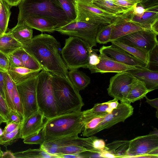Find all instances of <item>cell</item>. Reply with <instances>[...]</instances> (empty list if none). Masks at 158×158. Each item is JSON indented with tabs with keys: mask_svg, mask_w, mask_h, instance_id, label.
<instances>
[{
	"mask_svg": "<svg viewBox=\"0 0 158 158\" xmlns=\"http://www.w3.org/2000/svg\"><path fill=\"white\" fill-rule=\"evenodd\" d=\"M60 46L53 36L41 34L34 36L23 48L36 60L42 69L70 80L68 69L60 53Z\"/></svg>",
	"mask_w": 158,
	"mask_h": 158,
	"instance_id": "cell-1",
	"label": "cell"
},
{
	"mask_svg": "<svg viewBox=\"0 0 158 158\" xmlns=\"http://www.w3.org/2000/svg\"><path fill=\"white\" fill-rule=\"evenodd\" d=\"M105 145L103 139L92 135L87 138L72 136L46 141L44 147L48 153L58 156L64 154L78 155L86 152L99 154L104 149Z\"/></svg>",
	"mask_w": 158,
	"mask_h": 158,
	"instance_id": "cell-2",
	"label": "cell"
},
{
	"mask_svg": "<svg viewBox=\"0 0 158 158\" xmlns=\"http://www.w3.org/2000/svg\"><path fill=\"white\" fill-rule=\"evenodd\" d=\"M18 23L27 16L37 15L56 23L59 27L70 23L59 0H22L19 4Z\"/></svg>",
	"mask_w": 158,
	"mask_h": 158,
	"instance_id": "cell-3",
	"label": "cell"
},
{
	"mask_svg": "<svg viewBox=\"0 0 158 158\" xmlns=\"http://www.w3.org/2000/svg\"><path fill=\"white\" fill-rule=\"evenodd\" d=\"M84 126L81 110L61 114L47 119L44 127L45 141L77 136L82 131Z\"/></svg>",
	"mask_w": 158,
	"mask_h": 158,
	"instance_id": "cell-4",
	"label": "cell"
},
{
	"mask_svg": "<svg viewBox=\"0 0 158 158\" xmlns=\"http://www.w3.org/2000/svg\"><path fill=\"white\" fill-rule=\"evenodd\" d=\"M52 76L58 115L81 110L84 105L82 98L70 80L53 74Z\"/></svg>",
	"mask_w": 158,
	"mask_h": 158,
	"instance_id": "cell-5",
	"label": "cell"
},
{
	"mask_svg": "<svg viewBox=\"0 0 158 158\" xmlns=\"http://www.w3.org/2000/svg\"><path fill=\"white\" fill-rule=\"evenodd\" d=\"M92 48L78 38L69 36L65 39L61 52L62 57L68 69L86 68Z\"/></svg>",
	"mask_w": 158,
	"mask_h": 158,
	"instance_id": "cell-6",
	"label": "cell"
},
{
	"mask_svg": "<svg viewBox=\"0 0 158 158\" xmlns=\"http://www.w3.org/2000/svg\"><path fill=\"white\" fill-rule=\"evenodd\" d=\"M52 74L42 69L37 79L36 95L39 110L49 119L58 115L52 85Z\"/></svg>",
	"mask_w": 158,
	"mask_h": 158,
	"instance_id": "cell-7",
	"label": "cell"
},
{
	"mask_svg": "<svg viewBox=\"0 0 158 158\" xmlns=\"http://www.w3.org/2000/svg\"><path fill=\"white\" fill-rule=\"evenodd\" d=\"M76 5L77 16L75 21L108 24L113 23L119 15L108 13L92 2L76 0Z\"/></svg>",
	"mask_w": 158,
	"mask_h": 158,
	"instance_id": "cell-8",
	"label": "cell"
},
{
	"mask_svg": "<svg viewBox=\"0 0 158 158\" xmlns=\"http://www.w3.org/2000/svg\"><path fill=\"white\" fill-rule=\"evenodd\" d=\"M100 24L81 21H72L55 31L63 35L74 37L85 41L91 48L97 46L96 37Z\"/></svg>",
	"mask_w": 158,
	"mask_h": 158,
	"instance_id": "cell-9",
	"label": "cell"
},
{
	"mask_svg": "<svg viewBox=\"0 0 158 158\" xmlns=\"http://www.w3.org/2000/svg\"><path fill=\"white\" fill-rule=\"evenodd\" d=\"M126 157L158 158V133L136 137L130 140Z\"/></svg>",
	"mask_w": 158,
	"mask_h": 158,
	"instance_id": "cell-10",
	"label": "cell"
},
{
	"mask_svg": "<svg viewBox=\"0 0 158 158\" xmlns=\"http://www.w3.org/2000/svg\"><path fill=\"white\" fill-rule=\"evenodd\" d=\"M38 74L16 85L21 103L23 121L39 110L36 95Z\"/></svg>",
	"mask_w": 158,
	"mask_h": 158,
	"instance_id": "cell-11",
	"label": "cell"
},
{
	"mask_svg": "<svg viewBox=\"0 0 158 158\" xmlns=\"http://www.w3.org/2000/svg\"><path fill=\"white\" fill-rule=\"evenodd\" d=\"M136 79L127 71L117 73L110 78L108 94L120 102H127L128 95Z\"/></svg>",
	"mask_w": 158,
	"mask_h": 158,
	"instance_id": "cell-12",
	"label": "cell"
},
{
	"mask_svg": "<svg viewBox=\"0 0 158 158\" xmlns=\"http://www.w3.org/2000/svg\"><path fill=\"white\" fill-rule=\"evenodd\" d=\"M134 108L130 103L120 102L117 106L110 113L106 115L103 120L90 133V136L114 125L124 122L133 114Z\"/></svg>",
	"mask_w": 158,
	"mask_h": 158,
	"instance_id": "cell-13",
	"label": "cell"
},
{
	"mask_svg": "<svg viewBox=\"0 0 158 158\" xmlns=\"http://www.w3.org/2000/svg\"><path fill=\"white\" fill-rule=\"evenodd\" d=\"M157 35L150 29H143L116 40L134 46L149 53L158 45Z\"/></svg>",
	"mask_w": 158,
	"mask_h": 158,
	"instance_id": "cell-14",
	"label": "cell"
},
{
	"mask_svg": "<svg viewBox=\"0 0 158 158\" xmlns=\"http://www.w3.org/2000/svg\"><path fill=\"white\" fill-rule=\"evenodd\" d=\"M100 61L97 64L88 68L91 73H119L127 72L138 68L128 65L119 62L107 56L104 53L99 52Z\"/></svg>",
	"mask_w": 158,
	"mask_h": 158,
	"instance_id": "cell-15",
	"label": "cell"
},
{
	"mask_svg": "<svg viewBox=\"0 0 158 158\" xmlns=\"http://www.w3.org/2000/svg\"><path fill=\"white\" fill-rule=\"evenodd\" d=\"M99 52H102L121 63L138 68L147 67V64L124 50L112 45L103 46Z\"/></svg>",
	"mask_w": 158,
	"mask_h": 158,
	"instance_id": "cell-16",
	"label": "cell"
},
{
	"mask_svg": "<svg viewBox=\"0 0 158 158\" xmlns=\"http://www.w3.org/2000/svg\"><path fill=\"white\" fill-rule=\"evenodd\" d=\"M132 9L121 14V17L144 29H150L152 24L158 19V6L146 9L144 14L140 17L133 14Z\"/></svg>",
	"mask_w": 158,
	"mask_h": 158,
	"instance_id": "cell-17",
	"label": "cell"
},
{
	"mask_svg": "<svg viewBox=\"0 0 158 158\" xmlns=\"http://www.w3.org/2000/svg\"><path fill=\"white\" fill-rule=\"evenodd\" d=\"M47 119L39 110L23 122L19 133L20 138L38 133L44 127Z\"/></svg>",
	"mask_w": 158,
	"mask_h": 158,
	"instance_id": "cell-18",
	"label": "cell"
},
{
	"mask_svg": "<svg viewBox=\"0 0 158 158\" xmlns=\"http://www.w3.org/2000/svg\"><path fill=\"white\" fill-rule=\"evenodd\" d=\"M109 42L116 40L135 32L145 29L123 18L121 14L114 22Z\"/></svg>",
	"mask_w": 158,
	"mask_h": 158,
	"instance_id": "cell-19",
	"label": "cell"
},
{
	"mask_svg": "<svg viewBox=\"0 0 158 158\" xmlns=\"http://www.w3.org/2000/svg\"><path fill=\"white\" fill-rule=\"evenodd\" d=\"M118 103V100L114 98L104 103H96L92 108L82 111L84 124L94 118L105 116L110 113L117 106Z\"/></svg>",
	"mask_w": 158,
	"mask_h": 158,
	"instance_id": "cell-20",
	"label": "cell"
},
{
	"mask_svg": "<svg viewBox=\"0 0 158 158\" xmlns=\"http://www.w3.org/2000/svg\"><path fill=\"white\" fill-rule=\"evenodd\" d=\"M127 72L143 82L147 88L151 91L158 88V71L145 67Z\"/></svg>",
	"mask_w": 158,
	"mask_h": 158,
	"instance_id": "cell-21",
	"label": "cell"
},
{
	"mask_svg": "<svg viewBox=\"0 0 158 158\" xmlns=\"http://www.w3.org/2000/svg\"><path fill=\"white\" fill-rule=\"evenodd\" d=\"M24 21L32 29H35L42 32H53L55 31L56 28L59 27L57 24L55 22L47 18L39 16L31 15L27 16L22 22Z\"/></svg>",
	"mask_w": 158,
	"mask_h": 158,
	"instance_id": "cell-22",
	"label": "cell"
},
{
	"mask_svg": "<svg viewBox=\"0 0 158 158\" xmlns=\"http://www.w3.org/2000/svg\"><path fill=\"white\" fill-rule=\"evenodd\" d=\"M8 32L23 46L30 41L33 37L32 28L24 21L17 23L16 26Z\"/></svg>",
	"mask_w": 158,
	"mask_h": 158,
	"instance_id": "cell-23",
	"label": "cell"
},
{
	"mask_svg": "<svg viewBox=\"0 0 158 158\" xmlns=\"http://www.w3.org/2000/svg\"><path fill=\"white\" fill-rule=\"evenodd\" d=\"M40 71L20 67L9 68L7 72L13 81L17 85L38 74Z\"/></svg>",
	"mask_w": 158,
	"mask_h": 158,
	"instance_id": "cell-24",
	"label": "cell"
},
{
	"mask_svg": "<svg viewBox=\"0 0 158 158\" xmlns=\"http://www.w3.org/2000/svg\"><path fill=\"white\" fill-rule=\"evenodd\" d=\"M22 47V44L9 32H5L0 36V51L6 56Z\"/></svg>",
	"mask_w": 158,
	"mask_h": 158,
	"instance_id": "cell-25",
	"label": "cell"
},
{
	"mask_svg": "<svg viewBox=\"0 0 158 158\" xmlns=\"http://www.w3.org/2000/svg\"><path fill=\"white\" fill-rule=\"evenodd\" d=\"M111 42L112 45L124 50L148 65V53L138 48L120 41L115 40L112 41Z\"/></svg>",
	"mask_w": 158,
	"mask_h": 158,
	"instance_id": "cell-26",
	"label": "cell"
},
{
	"mask_svg": "<svg viewBox=\"0 0 158 158\" xmlns=\"http://www.w3.org/2000/svg\"><path fill=\"white\" fill-rule=\"evenodd\" d=\"M130 140H116L106 144L105 150L116 157H126L128 155Z\"/></svg>",
	"mask_w": 158,
	"mask_h": 158,
	"instance_id": "cell-27",
	"label": "cell"
},
{
	"mask_svg": "<svg viewBox=\"0 0 158 158\" xmlns=\"http://www.w3.org/2000/svg\"><path fill=\"white\" fill-rule=\"evenodd\" d=\"M151 91L147 88L143 82L136 78L128 95L127 102L131 104L140 100Z\"/></svg>",
	"mask_w": 158,
	"mask_h": 158,
	"instance_id": "cell-28",
	"label": "cell"
},
{
	"mask_svg": "<svg viewBox=\"0 0 158 158\" xmlns=\"http://www.w3.org/2000/svg\"><path fill=\"white\" fill-rule=\"evenodd\" d=\"M68 75L71 82L79 91L84 89L90 83V77L77 69L70 70Z\"/></svg>",
	"mask_w": 158,
	"mask_h": 158,
	"instance_id": "cell-29",
	"label": "cell"
},
{
	"mask_svg": "<svg viewBox=\"0 0 158 158\" xmlns=\"http://www.w3.org/2000/svg\"><path fill=\"white\" fill-rule=\"evenodd\" d=\"M21 61L23 67L30 69L41 71L42 68L36 60L23 47L13 53Z\"/></svg>",
	"mask_w": 158,
	"mask_h": 158,
	"instance_id": "cell-30",
	"label": "cell"
},
{
	"mask_svg": "<svg viewBox=\"0 0 158 158\" xmlns=\"http://www.w3.org/2000/svg\"><path fill=\"white\" fill-rule=\"evenodd\" d=\"M92 2L102 10L116 15L121 14L131 9L118 6L112 0H94Z\"/></svg>",
	"mask_w": 158,
	"mask_h": 158,
	"instance_id": "cell-31",
	"label": "cell"
},
{
	"mask_svg": "<svg viewBox=\"0 0 158 158\" xmlns=\"http://www.w3.org/2000/svg\"><path fill=\"white\" fill-rule=\"evenodd\" d=\"M13 154L15 158H58V156L49 154L40 148L35 149L29 148Z\"/></svg>",
	"mask_w": 158,
	"mask_h": 158,
	"instance_id": "cell-32",
	"label": "cell"
},
{
	"mask_svg": "<svg viewBox=\"0 0 158 158\" xmlns=\"http://www.w3.org/2000/svg\"><path fill=\"white\" fill-rule=\"evenodd\" d=\"M4 90L5 100L10 110H15L13 103V89L15 83L6 72L4 76Z\"/></svg>",
	"mask_w": 158,
	"mask_h": 158,
	"instance_id": "cell-33",
	"label": "cell"
},
{
	"mask_svg": "<svg viewBox=\"0 0 158 158\" xmlns=\"http://www.w3.org/2000/svg\"><path fill=\"white\" fill-rule=\"evenodd\" d=\"M114 22L108 24H100L98 31L96 41L100 44H106L109 42Z\"/></svg>",
	"mask_w": 158,
	"mask_h": 158,
	"instance_id": "cell-34",
	"label": "cell"
},
{
	"mask_svg": "<svg viewBox=\"0 0 158 158\" xmlns=\"http://www.w3.org/2000/svg\"><path fill=\"white\" fill-rule=\"evenodd\" d=\"M2 7L0 10V29L3 33L6 32L11 12L10 6L1 0Z\"/></svg>",
	"mask_w": 158,
	"mask_h": 158,
	"instance_id": "cell-35",
	"label": "cell"
},
{
	"mask_svg": "<svg viewBox=\"0 0 158 158\" xmlns=\"http://www.w3.org/2000/svg\"><path fill=\"white\" fill-rule=\"evenodd\" d=\"M76 0H59L60 2L71 22L75 21L76 18Z\"/></svg>",
	"mask_w": 158,
	"mask_h": 158,
	"instance_id": "cell-36",
	"label": "cell"
},
{
	"mask_svg": "<svg viewBox=\"0 0 158 158\" xmlns=\"http://www.w3.org/2000/svg\"><path fill=\"white\" fill-rule=\"evenodd\" d=\"M22 124H20L14 131L8 133L3 134L0 136V145L6 147L11 145L20 138V131Z\"/></svg>",
	"mask_w": 158,
	"mask_h": 158,
	"instance_id": "cell-37",
	"label": "cell"
},
{
	"mask_svg": "<svg viewBox=\"0 0 158 158\" xmlns=\"http://www.w3.org/2000/svg\"><path fill=\"white\" fill-rule=\"evenodd\" d=\"M45 141V131L44 128L39 132L30 135L23 139L24 143L41 145Z\"/></svg>",
	"mask_w": 158,
	"mask_h": 158,
	"instance_id": "cell-38",
	"label": "cell"
},
{
	"mask_svg": "<svg viewBox=\"0 0 158 158\" xmlns=\"http://www.w3.org/2000/svg\"><path fill=\"white\" fill-rule=\"evenodd\" d=\"M158 45L148 53V61L147 68L150 69L154 68V71H158Z\"/></svg>",
	"mask_w": 158,
	"mask_h": 158,
	"instance_id": "cell-39",
	"label": "cell"
},
{
	"mask_svg": "<svg viewBox=\"0 0 158 158\" xmlns=\"http://www.w3.org/2000/svg\"><path fill=\"white\" fill-rule=\"evenodd\" d=\"M23 121V115L16 110H10L7 116L6 124L10 123H21Z\"/></svg>",
	"mask_w": 158,
	"mask_h": 158,
	"instance_id": "cell-40",
	"label": "cell"
},
{
	"mask_svg": "<svg viewBox=\"0 0 158 158\" xmlns=\"http://www.w3.org/2000/svg\"><path fill=\"white\" fill-rule=\"evenodd\" d=\"M13 103L15 110L23 116L22 108L20 97L16 88V85L13 89Z\"/></svg>",
	"mask_w": 158,
	"mask_h": 158,
	"instance_id": "cell-41",
	"label": "cell"
},
{
	"mask_svg": "<svg viewBox=\"0 0 158 158\" xmlns=\"http://www.w3.org/2000/svg\"><path fill=\"white\" fill-rule=\"evenodd\" d=\"M10 110L5 99L0 93V116L6 121Z\"/></svg>",
	"mask_w": 158,
	"mask_h": 158,
	"instance_id": "cell-42",
	"label": "cell"
},
{
	"mask_svg": "<svg viewBox=\"0 0 158 158\" xmlns=\"http://www.w3.org/2000/svg\"><path fill=\"white\" fill-rule=\"evenodd\" d=\"M100 61L99 55L98 54L92 49L89 55V63L86 68H88L90 67L98 64L99 63Z\"/></svg>",
	"mask_w": 158,
	"mask_h": 158,
	"instance_id": "cell-43",
	"label": "cell"
},
{
	"mask_svg": "<svg viewBox=\"0 0 158 158\" xmlns=\"http://www.w3.org/2000/svg\"><path fill=\"white\" fill-rule=\"evenodd\" d=\"M9 62V68L23 67L20 60L13 54L7 56Z\"/></svg>",
	"mask_w": 158,
	"mask_h": 158,
	"instance_id": "cell-44",
	"label": "cell"
},
{
	"mask_svg": "<svg viewBox=\"0 0 158 158\" xmlns=\"http://www.w3.org/2000/svg\"><path fill=\"white\" fill-rule=\"evenodd\" d=\"M0 67L6 72L9 68L7 56L0 51Z\"/></svg>",
	"mask_w": 158,
	"mask_h": 158,
	"instance_id": "cell-45",
	"label": "cell"
},
{
	"mask_svg": "<svg viewBox=\"0 0 158 158\" xmlns=\"http://www.w3.org/2000/svg\"><path fill=\"white\" fill-rule=\"evenodd\" d=\"M116 5L132 9L136 4L134 2L126 0H112Z\"/></svg>",
	"mask_w": 158,
	"mask_h": 158,
	"instance_id": "cell-46",
	"label": "cell"
},
{
	"mask_svg": "<svg viewBox=\"0 0 158 158\" xmlns=\"http://www.w3.org/2000/svg\"><path fill=\"white\" fill-rule=\"evenodd\" d=\"M138 4L146 9L158 6V0H142Z\"/></svg>",
	"mask_w": 158,
	"mask_h": 158,
	"instance_id": "cell-47",
	"label": "cell"
},
{
	"mask_svg": "<svg viewBox=\"0 0 158 158\" xmlns=\"http://www.w3.org/2000/svg\"><path fill=\"white\" fill-rule=\"evenodd\" d=\"M22 123H10L6 124L3 130V134L8 133L14 131L20 124H22Z\"/></svg>",
	"mask_w": 158,
	"mask_h": 158,
	"instance_id": "cell-48",
	"label": "cell"
},
{
	"mask_svg": "<svg viewBox=\"0 0 158 158\" xmlns=\"http://www.w3.org/2000/svg\"><path fill=\"white\" fill-rule=\"evenodd\" d=\"M139 5L136 4L132 10V12L133 14L137 16L140 17L144 14L145 11V9L139 4Z\"/></svg>",
	"mask_w": 158,
	"mask_h": 158,
	"instance_id": "cell-49",
	"label": "cell"
},
{
	"mask_svg": "<svg viewBox=\"0 0 158 158\" xmlns=\"http://www.w3.org/2000/svg\"><path fill=\"white\" fill-rule=\"evenodd\" d=\"M5 73L6 72L0 71V93L5 99L4 78Z\"/></svg>",
	"mask_w": 158,
	"mask_h": 158,
	"instance_id": "cell-50",
	"label": "cell"
},
{
	"mask_svg": "<svg viewBox=\"0 0 158 158\" xmlns=\"http://www.w3.org/2000/svg\"><path fill=\"white\" fill-rule=\"evenodd\" d=\"M146 99V102L149 104L151 106L155 108L158 110V98H156L153 99H150L148 98L146 96L145 97Z\"/></svg>",
	"mask_w": 158,
	"mask_h": 158,
	"instance_id": "cell-51",
	"label": "cell"
},
{
	"mask_svg": "<svg viewBox=\"0 0 158 158\" xmlns=\"http://www.w3.org/2000/svg\"><path fill=\"white\" fill-rule=\"evenodd\" d=\"M59 158H78L85 157L84 156H83L80 154H64L59 155L58 156Z\"/></svg>",
	"mask_w": 158,
	"mask_h": 158,
	"instance_id": "cell-52",
	"label": "cell"
},
{
	"mask_svg": "<svg viewBox=\"0 0 158 158\" xmlns=\"http://www.w3.org/2000/svg\"><path fill=\"white\" fill-rule=\"evenodd\" d=\"M10 7L18 6L22 0H3Z\"/></svg>",
	"mask_w": 158,
	"mask_h": 158,
	"instance_id": "cell-53",
	"label": "cell"
},
{
	"mask_svg": "<svg viewBox=\"0 0 158 158\" xmlns=\"http://www.w3.org/2000/svg\"><path fill=\"white\" fill-rule=\"evenodd\" d=\"M99 154L100 156L103 157L116 158L114 156L105 150L102 151Z\"/></svg>",
	"mask_w": 158,
	"mask_h": 158,
	"instance_id": "cell-54",
	"label": "cell"
},
{
	"mask_svg": "<svg viewBox=\"0 0 158 158\" xmlns=\"http://www.w3.org/2000/svg\"><path fill=\"white\" fill-rule=\"evenodd\" d=\"M150 29L157 35H158V19L152 24L150 27Z\"/></svg>",
	"mask_w": 158,
	"mask_h": 158,
	"instance_id": "cell-55",
	"label": "cell"
},
{
	"mask_svg": "<svg viewBox=\"0 0 158 158\" xmlns=\"http://www.w3.org/2000/svg\"><path fill=\"white\" fill-rule=\"evenodd\" d=\"M2 158H15L13 153L11 152L10 151H6L5 152H3L2 155L1 156Z\"/></svg>",
	"mask_w": 158,
	"mask_h": 158,
	"instance_id": "cell-56",
	"label": "cell"
},
{
	"mask_svg": "<svg viewBox=\"0 0 158 158\" xmlns=\"http://www.w3.org/2000/svg\"><path fill=\"white\" fill-rule=\"evenodd\" d=\"M6 120L0 116V125L3 123H6Z\"/></svg>",
	"mask_w": 158,
	"mask_h": 158,
	"instance_id": "cell-57",
	"label": "cell"
},
{
	"mask_svg": "<svg viewBox=\"0 0 158 158\" xmlns=\"http://www.w3.org/2000/svg\"><path fill=\"white\" fill-rule=\"evenodd\" d=\"M128 1L134 2L138 4L142 0H126Z\"/></svg>",
	"mask_w": 158,
	"mask_h": 158,
	"instance_id": "cell-58",
	"label": "cell"
},
{
	"mask_svg": "<svg viewBox=\"0 0 158 158\" xmlns=\"http://www.w3.org/2000/svg\"><path fill=\"white\" fill-rule=\"evenodd\" d=\"M3 134V131L0 128V136H1Z\"/></svg>",
	"mask_w": 158,
	"mask_h": 158,
	"instance_id": "cell-59",
	"label": "cell"
},
{
	"mask_svg": "<svg viewBox=\"0 0 158 158\" xmlns=\"http://www.w3.org/2000/svg\"><path fill=\"white\" fill-rule=\"evenodd\" d=\"M79 0L83 1H85V2H92V1L94 0Z\"/></svg>",
	"mask_w": 158,
	"mask_h": 158,
	"instance_id": "cell-60",
	"label": "cell"
},
{
	"mask_svg": "<svg viewBox=\"0 0 158 158\" xmlns=\"http://www.w3.org/2000/svg\"><path fill=\"white\" fill-rule=\"evenodd\" d=\"M3 152L2 151L1 149V148L0 147V158L1 157V156L2 155Z\"/></svg>",
	"mask_w": 158,
	"mask_h": 158,
	"instance_id": "cell-61",
	"label": "cell"
},
{
	"mask_svg": "<svg viewBox=\"0 0 158 158\" xmlns=\"http://www.w3.org/2000/svg\"><path fill=\"white\" fill-rule=\"evenodd\" d=\"M0 71L4 72H7L6 71L3 69H2L0 67Z\"/></svg>",
	"mask_w": 158,
	"mask_h": 158,
	"instance_id": "cell-62",
	"label": "cell"
},
{
	"mask_svg": "<svg viewBox=\"0 0 158 158\" xmlns=\"http://www.w3.org/2000/svg\"><path fill=\"white\" fill-rule=\"evenodd\" d=\"M2 7L1 0H0V10L1 9Z\"/></svg>",
	"mask_w": 158,
	"mask_h": 158,
	"instance_id": "cell-63",
	"label": "cell"
},
{
	"mask_svg": "<svg viewBox=\"0 0 158 158\" xmlns=\"http://www.w3.org/2000/svg\"><path fill=\"white\" fill-rule=\"evenodd\" d=\"M3 34L0 29V36Z\"/></svg>",
	"mask_w": 158,
	"mask_h": 158,
	"instance_id": "cell-64",
	"label": "cell"
}]
</instances>
